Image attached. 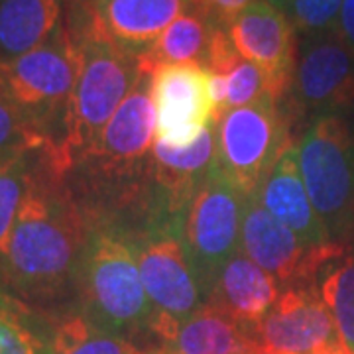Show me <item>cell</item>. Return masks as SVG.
<instances>
[{"label":"cell","mask_w":354,"mask_h":354,"mask_svg":"<svg viewBox=\"0 0 354 354\" xmlns=\"http://www.w3.org/2000/svg\"><path fill=\"white\" fill-rule=\"evenodd\" d=\"M281 225L293 230L309 246L330 244L329 232L319 218L305 189L297 146L290 140L254 195Z\"/></svg>","instance_id":"cell-16"},{"label":"cell","mask_w":354,"mask_h":354,"mask_svg":"<svg viewBox=\"0 0 354 354\" xmlns=\"http://www.w3.org/2000/svg\"><path fill=\"white\" fill-rule=\"evenodd\" d=\"M344 0H290L286 10L297 36L337 30Z\"/></svg>","instance_id":"cell-28"},{"label":"cell","mask_w":354,"mask_h":354,"mask_svg":"<svg viewBox=\"0 0 354 354\" xmlns=\"http://www.w3.org/2000/svg\"><path fill=\"white\" fill-rule=\"evenodd\" d=\"M228 34L242 59L258 65L270 81L278 102L293 87L299 36L288 14L268 0H254L228 26Z\"/></svg>","instance_id":"cell-14"},{"label":"cell","mask_w":354,"mask_h":354,"mask_svg":"<svg viewBox=\"0 0 354 354\" xmlns=\"http://www.w3.org/2000/svg\"><path fill=\"white\" fill-rule=\"evenodd\" d=\"M337 32L341 34V38L346 41V46L354 53V0H344L342 2Z\"/></svg>","instance_id":"cell-31"},{"label":"cell","mask_w":354,"mask_h":354,"mask_svg":"<svg viewBox=\"0 0 354 354\" xmlns=\"http://www.w3.org/2000/svg\"><path fill=\"white\" fill-rule=\"evenodd\" d=\"M152 75L140 71L127 99L120 102L101 136L91 146L73 171L85 169L91 185L111 183L134 174L140 162L152 152L156 142V109Z\"/></svg>","instance_id":"cell-9"},{"label":"cell","mask_w":354,"mask_h":354,"mask_svg":"<svg viewBox=\"0 0 354 354\" xmlns=\"http://www.w3.org/2000/svg\"><path fill=\"white\" fill-rule=\"evenodd\" d=\"M246 199L215 169L191 197L183 218V248L209 299L221 268L239 252Z\"/></svg>","instance_id":"cell-7"},{"label":"cell","mask_w":354,"mask_h":354,"mask_svg":"<svg viewBox=\"0 0 354 354\" xmlns=\"http://www.w3.org/2000/svg\"><path fill=\"white\" fill-rule=\"evenodd\" d=\"M53 354H148V351L102 330L73 307L53 315Z\"/></svg>","instance_id":"cell-23"},{"label":"cell","mask_w":354,"mask_h":354,"mask_svg":"<svg viewBox=\"0 0 354 354\" xmlns=\"http://www.w3.org/2000/svg\"><path fill=\"white\" fill-rule=\"evenodd\" d=\"M81 69L64 116V134L53 152H46L57 174L69 176L91 150L127 99L140 75L138 55L101 36L77 39Z\"/></svg>","instance_id":"cell-2"},{"label":"cell","mask_w":354,"mask_h":354,"mask_svg":"<svg viewBox=\"0 0 354 354\" xmlns=\"http://www.w3.org/2000/svg\"><path fill=\"white\" fill-rule=\"evenodd\" d=\"M321 297L329 307L341 344L354 354V258H346L321 283Z\"/></svg>","instance_id":"cell-25"},{"label":"cell","mask_w":354,"mask_h":354,"mask_svg":"<svg viewBox=\"0 0 354 354\" xmlns=\"http://www.w3.org/2000/svg\"><path fill=\"white\" fill-rule=\"evenodd\" d=\"M189 8V0H67L73 38L101 36L140 55Z\"/></svg>","instance_id":"cell-10"},{"label":"cell","mask_w":354,"mask_h":354,"mask_svg":"<svg viewBox=\"0 0 354 354\" xmlns=\"http://www.w3.org/2000/svg\"><path fill=\"white\" fill-rule=\"evenodd\" d=\"M323 354H351L344 346H337V348H330V351H327V353Z\"/></svg>","instance_id":"cell-33"},{"label":"cell","mask_w":354,"mask_h":354,"mask_svg":"<svg viewBox=\"0 0 354 354\" xmlns=\"http://www.w3.org/2000/svg\"><path fill=\"white\" fill-rule=\"evenodd\" d=\"M75 309L122 339L150 330L153 309L142 283L136 248L116 228L93 221L79 268Z\"/></svg>","instance_id":"cell-3"},{"label":"cell","mask_w":354,"mask_h":354,"mask_svg":"<svg viewBox=\"0 0 354 354\" xmlns=\"http://www.w3.org/2000/svg\"><path fill=\"white\" fill-rule=\"evenodd\" d=\"M290 140L276 102L228 109L216 120L215 169L232 189L250 199Z\"/></svg>","instance_id":"cell-6"},{"label":"cell","mask_w":354,"mask_h":354,"mask_svg":"<svg viewBox=\"0 0 354 354\" xmlns=\"http://www.w3.org/2000/svg\"><path fill=\"white\" fill-rule=\"evenodd\" d=\"M93 216L46 150L36 153L14 223L0 288L48 315L69 311Z\"/></svg>","instance_id":"cell-1"},{"label":"cell","mask_w":354,"mask_h":354,"mask_svg":"<svg viewBox=\"0 0 354 354\" xmlns=\"http://www.w3.org/2000/svg\"><path fill=\"white\" fill-rule=\"evenodd\" d=\"M260 101L276 102L272 99L270 81H268V77L264 75V71L258 65L242 59L241 64L230 71V75H227V104H225V111L248 106V104Z\"/></svg>","instance_id":"cell-27"},{"label":"cell","mask_w":354,"mask_h":354,"mask_svg":"<svg viewBox=\"0 0 354 354\" xmlns=\"http://www.w3.org/2000/svg\"><path fill=\"white\" fill-rule=\"evenodd\" d=\"M36 153L38 152L0 167V276H2V266L8 252L10 234L24 199L28 177L32 171Z\"/></svg>","instance_id":"cell-26"},{"label":"cell","mask_w":354,"mask_h":354,"mask_svg":"<svg viewBox=\"0 0 354 354\" xmlns=\"http://www.w3.org/2000/svg\"><path fill=\"white\" fill-rule=\"evenodd\" d=\"M0 354H53V315L0 288Z\"/></svg>","instance_id":"cell-22"},{"label":"cell","mask_w":354,"mask_h":354,"mask_svg":"<svg viewBox=\"0 0 354 354\" xmlns=\"http://www.w3.org/2000/svg\"><path fill=\"white\" fill-rule=\"evenodd\" d=\"M167 354H260L254 329L213 304H205L185 319L171 341L162 346Z\"/></svg>","instance_id":"cell-19"},{"label":"cell","mask_w":354,"mask_h":354,"mask_svg":"<svg viewBox=\"0 0 354 354\" xmlns=\"http://www.w3.org/2000/svg\"><path fill=\"white\" fill-rule=\"evenodd\" d=\"M260 354H264V353H260Z\"/></svg>","instance_id":"cell-35"},{"label":"cell","mask_w":354,"mask_h":354,"mask_svg":"<svg viewBox=\"0 0 354 354\" xmlns=\"http://www.w3.org/2000/svg\"><path fill=\"white\" fill-rule=\"evenodd\" d=\"M241 62V53L234 48L228 30H225V28H213L205 69L211 71V73H216V75L227 77L230 75V71Z\"/></svg>","instance_id":"cell-29"},{"label":"cell","mask_w":354,"mask_h":354,"mask_svg":"<svg viewBox=\"0 0 354 354\" xmlns=\"http://www.w3.org/2000/svg\"><path fill=\"white\" fill-rule=\"evenodd\" d=\"M140 276L153 317L150 333L167 344L177 327L201 309L207 295L189 264L183 242L174 232H160L136 248Z\"/></svg>","instance_id":"cell-8"},{"label":"cell","mask_w":354,"mask_h":354,"mask_svg":"<svg viewBox=\"0 0 354 354\" xmlns=\"http://www.w3.org/2000/svg\"><path fill=\"white\" fill-rule=\"evenodd\" d=\"M50 150V140L34 127L0 85V167Z\"/></svg>","instance_id":"cell-24"},{"label":"cell","mask_w":354,"mask_h":354,"mask_svg":"<svg viewBox=\"0 0 354 354\" xmlns=\"http://www.w3.org/2000/svg\"><path fill=\"white\" fill-rule=\"evenodd\" d=\"M216 138L213 127L185 148H174L156 140L152 148V169L162 191L165 211L179 216L189 205L201 181L215 164Z\"/></svg>","instance_id":"cell-17"},{"label":"cell","mask_w":354,"mask_h":354,"mask_svg":"<svg viewBox=\"0 0 354 354\" xmlns=\"http://www.w3.org/2000/svg\"><path fill=\"white\" fill-rule=\"evenodd\" d=\"M148 354H167L164 348H153V351H148Z\"/></svg>","instance_id":"cell-34"},{"label":"cell","mask_w":354,"mask_h":354,"mask_svg":"<svg viewBox=\"0 0 354 354\" xmlns=\"http://www.w3.org/2000/svg\"><path fill=\"white\" fill-rule=\"evenodd\" d=\"M156 140L185 148L215 127L218 111L211 95V71L201 65H165L152 73Z\"/></svg>","instance_id":"cell-13"},{"label":"cell","mask_w":354,"mask_h":354,"mask_svg":"<svg viewBox=\"0 0 354 354\" xmlns=\"http://www.w3.org/2000/svg\"><path fill=\"white\" fill-rule=\"evenodd\" d=\"M279 299L278 281L239 250L221 268L207 304L216 305L248 327H256Z\"/></svg>","instance_id":"cell-18"},{"label":"cell","mask_w":354,"mask_h":354,"mask_svg":"<svg viewBox=\"0 0 354 354\" xmlns=\"http://www.w3.org/2000/svg\"><path fill=\"white\" fill-rule=\"evenodd\" d=\"M297 156L313 209L330 241L342 244L354 228V132L339 114L313 118Z\"/></svg>","instance_id":"cell-5"},{"label":"cell","mask_w":354,"mask_h":354,"mask_svg":"<svg viewBox=\"0 0 354 354\" xmlns=\"http://www.w3.org/2000/svg\"><path fill=\"white\" fill-rule=\"evenodd\" d=\"M81 46L67 20L46 44L0 64V85L50 140L53 152L64 134V116L81 69Z\"/></svg>","instance_id":"cell-4"},{"label":"cell","mask_w":354,"mask_h":354,"mask_svg":"<svg viewBox=\"0 0 354 354\" xmlns=\"http://www.w3.org/2000/svg\"><path fill=\"white\" fill-rule=\"evenodd\" d=\"M268 2H272L274 6H278V8H281V10H286V6H288V2H290V0H268Z\"/></svg>","instance_id":"cell-32"},{"label":"cell","mask_w":354,"mask_h":354,"mask_svg":"<svg viewBox=\"0 0 354 354\" xmlns=\"http://www.w3.org/2000/svg\"><path fill=\"white\" fill-rule=\"evenodd\" d=\"M213 34V26L187 8L177 20L162 32V36L138 55V69L152 75L165 65L207 64V51Z\"/></svg>","instance_id":"cell-21"},{"label":"cell","mask_w":354,"mask_h":354,"mask_svg":"<svg viewBox=\"0 0 354 354\" xmlns=\"http://www.w3.org/2000/svg\"><path fill=\"white\" fill-rule=\"evenodd\" d=\"M264 354H323L342 346L335 321L313 288L291 286L254 327Z\"/></svg>","instance_id":"cell-15"},{"label":"cell","mask_w":354,"mask_h":354,"mask_svg":"<svg viewBox=\"0 0 354 354\" xmlns=\"http://www.w3.org/2000/svg\"><path fill=\"white\" fill-rule=\"evenodd\" d=\"M65 18L67 0H0V64L46 44Z\"/></svg>","instance_id":"cell-20"},{"label":"cell","mask_w":354,"mask_h":354,"mask_svg":"<svg viewBox=\"0 0 354 354\" xmlns=\"http://www.w3.org/2000/svg\"><path fill=\"white\" fill-rule=\"evenodd\" d=\"M254 0H189V8L213 28L228 30V26Z\"/></svg>","instance_id":"cell-30"},{"label":"cell","mask_w":354,"mask_h":354,"mask_svg":"<svg viewBox=\"0 0 354 354\" xmlns=\"http://www.w3.org/2000/svg\"><path fill=\"white\" fill-rule=\"evenodd\" d=\"M242 252L266 270L276 281L299 286L319 270L341 258L344 246L330 242L325 246L305 244L293 230L272 216L256 197L246 199L241 230Z\"/></svg>","instance_id":"cell-11"},{"label":"cell","mask_w":354,"mask_h":354,"mask_svg":"<svg viewBox=\"0 0 354 354\" xmlns=\"http://www.w3.org/2000/svg\"><path fill=\"white\" fill-rule=\"evenodd\" d=\"M291 99L313 118L354 102V53L337 30L299 38Z\"/></svg>","instance_id":"cell-12"}]
</instances>
